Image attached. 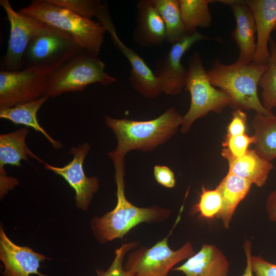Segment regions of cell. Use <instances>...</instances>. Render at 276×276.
<instances>
[{
    "label": "cell",
    "instance_id": "obj_35",
    "mask_svg": "<svg viewBox=\"0 0 276 276\" xmlns=\"http://www.w3.org/2000/svg\"><path fill=\"white\" fill-rule=\"evenodd\" d=\"M266 209L269 219L276 222V190L268 195L266 203Z\"/></svg>",
    "mask_w": 276,
    "mask_h": 276
},
{
    "label": "cell",
    "instance_id": "obj_7",
    "mask_svg": "<svg viewBox=\"0 0 276 276\" xmlns=\"http://www.w3.org/2000/svg\"><path fill=\"white\" fill-rule=\"evenodd\" d=\"M84 50L72 35L44 23L26 50L23 68L38 67L55 71Z\"/></svg>",
    "mask_w": 276,
    "mask_h": 276
},
{
    "label": "cell",
    "instance_id": "obj_34",
    "mask_svg": "<svg viewBox=\"0 0 276 276\" xmlns=\"http://www.w3.org/2000/svg\"><path fill=\"white\" fill-rule=\"evenodd\" d=\"M19 184L18 180L7 175L0 176V195L2 199L9 190Z\"/></svg>",
    "mask_w": 276,
    "mask_h": 276
},
{
    "label": "cell",
    "instance_id": "obj_5",
    "mask_svg": "<svg viewBox=\"0 0 276 276\" xmlns=\"http://www.w3.org/2000/svg\"><path fill=\"white\" fill-rule=\"evenodd\" d=\"M116 81L106 72L105 64L98 55L84 50L49 76L44 96L55 98L65 93L82 91L91 84L107 86Z\"/></svg>",
    "mask_w": 276,
    "mask_h": 276
},
{
    "label": "cell",
    "instance_id": "obj_28",
    "mask_svg": "<svg viewBox=\"0 0 276 276\" xmlns=\"http://www.w3.org/2000/svg\"><path fill=\"white\" fill-rule=\"evenodd\" d=\"M138 241H132L122 244L115 250L114 258L106 271L97 270V276H131V271L124 267V259L128 252L136 248Z\"/></svg>",
    "mask_w": 276,
    "mask_h": 276
},
{
    "label": "cell",
    "instance_id": "obj_15",
    "mask_svg": "<svg viewBox=\"0 0 276 276\" xmlns=\"http://www.w3.org/2000/svg\"><path fill=\"white\" fill-rule=\"evenodd\" d=\"M106 29L114 46L130 64L131 71L129 80L133 88L147 98H154L158 96L162 91L154 72L140 56L122 42L117 35L113 22Z\"/></svg>",
    "mask_w": 276,
    "mask_h": 276
},
{
    "label": "cell",
    "instance_id": "obj_3",
    "mask_svg": "<svg viewBox=\"0 0 276 276\" xmlns=\"http://www.w3.org/2000/svg\"><path fill=\"white\" fill-rule=\"evenodd\" d=\"M267 68L268 63L235 62L224 64L215 59L206 73L212 85L228 95L229 106L234 110H254L257 114L269 116L273 114L272 111L264 108L258 95V85Z\"/></svg>",
    "mask_w": 276,
    "mask_h": 276
},
{
    "label": "cell",
    "instance_id": "obj_11",
    "mask_svg": "<svg viewBox=\"0 0 276 276\" xmlns=\"http://www.w3.org/2000/svg\"><path fill=\"white\" fill-rule=\"evenodd\" d=\"M205 40L221 41L220 39L211 38L196 31L172 44L170 49L156 60L154 74L162 92L170 95L181 92L185 86L188 72L182 65L181 59L194 44Z\"/></svg>",
    "mask_w": 276,
    "mask_h": 276
},
{
    "label": "cell",
    "instance_id": "obj_1",
    "mask_svg": "<svg viewBox=\"0 0 276 276\" xmlns=\"http://www.w3.org/2000/svg\"><path fill=\"white\" fill-rule=\"evenodd\" d=\"M113 164L117 185V202L114 208L101 217H94L90 222L94 235L101 244L122 239L133 228L142 223H158L171 215L169 209L156 205L147 208L134 205L125 194V157L108 153Z\"/></svg>",
    "mask_w": 276,
    "mask_h": 276
},
{
    "label": "cell",
    "instance_id": "obj_21",
    "mask_svg": "<svg viewBox=\"0 0 276 276\" xmlns=\"http://www.w3.org/2000/svg\"><path fill=\"white\" fill-rule=\"evenodd\" d=\"M29 132V129L26 127L0 135V176L7 175L4 169L6 165L21 167V160L28 161V156L45 163L27 145L26 139Z\"/></svg>",
    "mask_w": 276,
    "mask_h": 276
},
{
    "label": "cell",
    "instance_id": "obj_36",
    "mask_svg": "<svg viewBox=\"0 0 276 276\" xmlns=\"http://www.w3.org/2000/svg\"><path fill=\"white\" fill-rule=\"evenodd\" d=\"M244 250L246 257V266L241 276H254L251 264V243L249 241H245Z\"/></svg>",
    "mask_w": 276,
    "mask_h": 276
},
{
    "label": "cell",
    "instance_id": "obj_32",
    "mask_svg": "<svg viewBox=\"0 0 276 276\" xmlns=\"http://www.w3.org/2000/svg\"><path fill=\"white\" fill-rule=\"evenodd\" d=\"M252 270L255 276H276V264L260 256H251Z\"/></svg>",
    "mask_w": 276,
    "mask_h": 276
},
{
    "label": "cell",
    "instance_id": "obj_13",
    "mask_svg": "<svg viewBox=\"0 0 276 276\" xmlns=\"http://www.w3.org/2000/svg\"><path fill=\"white\" fill-rule=\"evenodd\" d=\"M47 259L27 246L14 243L1 225L0 259L5 266L3 276H29L32 274L48 276L38 271L40 263Z\"/></svg>",
    "mask_w": 276,
    "mask_h": 276
},
{
    "label": "cell",
    "instance_id": "obj_12",
    "mask_svg": "<svg viewBox=\"0 0 276 276\" xmlns=\"http://www.w3.org/2000/svg\"><path fill=\"white\" fill-rule=\"evenodd\" d=\"M90 148V145L86 142L72 147L69 154H72L73 158L63 167L53 166L46 163L43 164L44 168L62 176L74 190L76 205L83 211L88 210L99 186L98 177H87L83 169L84 161Z\"/></svg>",
    "mask_w": 276,
    "mask_h": 276
},
{
    "label": "cell",
    "instance_id": "obj_17",
    "mask_svg": "<svg viewBox=\"0 0 276 276\" xmlns=\"http://www.w3.org/2000/svg\"><path fill=\"white\" fill-rule=\"evenodd\" d=\"M136 7L134 41L141 47L162 45L166 41V27L153 0H141Z\"/></svg>",
    "mask_w": 276,
    "mask_h": 276
},
{
    "label": "cell",
    "instance_id": "obj_23",
    "mask_svg": "<svg viewBox=\"0 0 276 276\" xmlns=\"http://www.w3.org/2000/svg\"><path fill=\"white\" fill-rule=\"evenodd\" d=\"M255 137V150L263 159L276 158V116L256 114L252 121Z\"/></svg>",
    "mask_w": 276,
    "mask_h": 276
},
{
    "label": "cell",
    "instance_id": "obj_18",
    "mask_svg": "<svg viewBox=\"0 0 276 276\" xmlns=\"http://www.w3.org/2000/svg\"><path fill=\"white\" fill-rule=\"evenodd\" d=\"M172 271L185 276H227L229 264L222 251L213 244H204L197 253Z\"/></svg>",
    "mask_w": 276,
    "mask_h": 276
},
{
    "label": "cell",
    "instance_id": "obj_10",
    "mask_svg": "<svg viewBox=\"0 0 276 276\" xmlns=\"http://www.w3.org/2000/svg\"><path fill=\"white\" fill-rule=\"evenodd\" d=\"M0 5L6 12L10 28L6 53L2 59L1 70L21 71L26 50L44 22L15 11L8 0H1Z\"/></svg>",
    "mask_w": 276,
    "mask_h": 276
},
{
    "label": "cell",
    "instance_id": "obj_25",
    "mask_svg": "<svg viewBox=\"0 0 276 276\" xmlns=\"http://www.w3.org/2000/svg\"><path fill=\"white\" fill-rule=\"evenodd\" d=\"M181 18L188 34L197 31V28H209L212 18L209 4L212 0H179Z\"/></svg>",
    "mask_w": 276,
    "mask_h": 276
},
{
    "label": "cell",
    "instance_id": "obj_9",
    "mask_svg": "<svg viewBox=\"0 0 276 276\" xmlns=\"http://www.w3.org/2000/svg\"><path fill=\"white\" fill-rule=\"evenodd\" d=\"M54 71L28 67L0 71V109L37 100L44 96L49 76Z\"/></svg>",
    "mask_w": 276,
    "mask_h": 276
},
{
    "label": "cell",
    "instance_id": "obj_26",
    "mask_svg": "<svg viewBox=\"0 0 276 276\" xmlns=\"http://www.w3.org/2000/svg\"><path fill=\"white\" fill-rule=\"evenodd\" d=\"M270 57L268 68L263 74L259 85L262 88V104L269 111L276 108V42L271 39L269 41Z\"/></svg>",
    "mask_w": 276,
    "mask_h": 276
},
{
    "label": "cell",
    "instance_id": "obj_20",
    "mask_svg": "<svg viewBox=\"0 0 276 276\" xmlns=\"http://www.w3.org/2000/svg\"><path fill=\"white\" fill-rule=\"evenodd\" d=\"M251 183L229 172L216 187L222 198L221 209L217 215L225 228H229L235 210L249 193Z\"/></svg>",
    "mask_w": 276,
    "mask_h": 276
},
{
    "label": "cell",
    "instance_id": "obj_2",
    "mask_svg": "<svg viewBox=\"0 0 276 276\" xmlns=\"http://www.w3.org/2000/svg\"><path fill=\"white\" fill-rule=\"evenodd\" d=\"M104 120L117 140L116 148L110 152L125 156L131 150L150 151L166 142L181 126L182 116L170 107L160 116L148 121L118 119L106 115Z\"/></svg>",
    "mask_w": 276,
    "mask_h": 276
},
{
    "label": "cell",
    "instance_id": "obj_4",
    "mask_svg": "<svg viewBox=\"0 0 276 276\" xmlns=\"http://www.w3.org/2000/svg\"><path fill=\"white\" fill-rule=\"evenodd\" d=\"M74 37L88 52L99 55L106 29L98 22L57 5L50 0H34L18 10Z\"/></svg>",
    "mask_w": 276,
    "mask_h": 276
},
{
    "label": "cell",
    "instance_id": "obj_33",
    "mask_svg": "<svg viewBox=\"0 0 276 276\" xmlns=\"http://www.w3.org/2000/svg\"><path fill=\"white\" fill-rule=\"evenodd\" d=\"M153 173L155 180L160 185L169 189L175 187L176 181L174 174L167 166H155Z\"/></svg>",
    "mask_w": 276,
    "mask_h": 276
},
{
    "label": "cell",
    "instance_id": "obj_14",
    "mask_svg": "<svg viewBox=\"0 0 276 276\" xmlns=\"http://www.w3.org/2000/svg\"><path fill=\"white\" fill-rule=\"evenodd\" d=\"M218 2L228 5L236 20V27L231 33L239 49L236 62L247 63L252 62L256 49V27L252 13L246 1L222 0Z\"/></svg>",
    "mask_w": 276,
    "mask_h": 276
},
{
    "label": "cell",
    "instance_id": "obj_31",
    "mask_svg": "<svg viewBox=\"0 0 276 276\" xmlns=\"http://www.w3.org/2000/svg\"><path fill=\"white\" fill-rule=\"evenodd\" d=\"M247 116L240 109H235L232 112V119L227 127L226 135L235 136L245 133Z\"/></svg>",
    "mask_w": 276,
    "mask_h": 276
},
{
    "label": "cell",
    "instance_id": "obj_27",
    "mask_svg": "<svg viewBox=\"0 0 276 276\" xmlns=\"http://www.w3.org/2000/svg\"><path fill=\"white\" fill-rule=\"evenodd\" d=\"M222 206V198L216 189L208 190L202 187L198 202L192 208V212L199 213L204 218L211 219L219 213Z\"/></svg>",
    "mask_w": 276,
    "mask_h": 276
},
{
    "label": "cell",
    "instance_id": "obj_30",
    "mask_svg": "<svg viewBox=\"0 0 276 276\" xmlns=\"http://www.w3.org/2000/svg\"><path fill=\"white\" fill-rule=\"evenodd\" d=\"M255 142L254 135L249 136L245 133L235 136L226 135L222 146L226 148L233 156L239 157L245 155L249 149V145Z\"/></svg>",
    "mask_w": 276,
    "mask_h": 276
},
{
    "label": "cell",
    "instance_id": "obj_6",
    "mask_svg": "<svg viewBox=\"0 0 276 276\" xmlns=\"http://www.w3.org/2000/svg\"><path fill=\"white\" fill-rule=\"evenodd\" d=\"M188 71L185 89L190 94L191 103L182 117V133H187L198 119L211 111L221 113L231 103V98L226 93L215 88L211 83L198 52L189 58Z\"/></svg>",
    "mask_w": 276,
    "mask_h": 276
},
{
    "label": "cell",
    "instance_id": "obj_29",
    "mask_svg": "<svg viewBox=\"0 0 276 276\" xmlns=\"http://www.w3.org/2000/svg\"><path fill=\"white\" fill-rule=\"evenodd\" d=\"M51 2L70 9L81 16L91 19L96 17L102 4L99 0H50Z\"/></svg>",
    "mask_w": 276,
    "mask_h": 276
},
{
    "label": "cell",
    "instance_id": "obj_19",
    "mask_svg": "<svg viewBox=\"0 0 276 276\" xmlns=\"http://www.w3.org/2000/svg\"><path fill=\"white\" fill-rule=\"evenodd\" d=\"M221 154L228 164V172L244 178L261 187L265 185L270 172L274 168L271 162L262 158L255 149H248L245 155L236 157L225 148Z\"/></svg>",
    "mask_w": 276,
    "mask_h": 276
},
{
    "label": "cell",
    "instance_id": "obj_16",
    "mask_svg": "<svg viewBox=\"0 0 276 276\" xmlns=\"http://www.w3.org/2000/svg\"><path fill=\"white\" fill-rule=\"evenodd\" d=\"M255 21L257 40L252 62L267 64L270 51L268 48L272 32L276 30V0H248Z\"/></svg>",
    "mask_w": 276,
    "mask_h": 276
},
{
    "label": "cell",
    "instance_id": "obj_24",
    "mask_svg": "<svg viewBox=\"0 0 276 276\" xmlns=\"http://www.w3.org/2000/svg\"><path fill=\"white\" fill-rule=\"evenodd\" d=\"M166 27V41L171 45L188 35L183 23L179 0H153Z\"/></svg>",
    "mask_w": 276,
    "mask_h": 276
},
{
    "label": "cell",
    "instance_id": "obj_8",
    "mask_svg": "<svg viewBox=\"0 0 276 276\" xmlns=\"http://www.w3.org/2000/svg\"><path fill=\"white\" fill-rule=\"evenodd\" d=\"M179 218L169 234L162 240L151 247L142 246L130 252L124 267L131 271V276H168L177 264L195 254L190 242L176 250L168 244L169 237Z\"/></svg>",
    "mask_w": 276,
    "mask_h": 276
},
{
    "label": "cell",
    "instance_id": "obj_22",
    "mask_svg": "<svg viewBox=\"0 0 276 276\" xmlns=\"http://www.w3.org/2000/svg\"><path fill=\"white\" fill-rule=\"evenodd\" d=\"M49 98L46 96L15 106L0 109V118L10 121L15 125L30 127L40 132L55 149H61L63 145L53 139L40 126L37 118V113L41 106Z\"/></svg>",
    "mask_w": 276,
    "mask_h": 276
}]
</instances>
